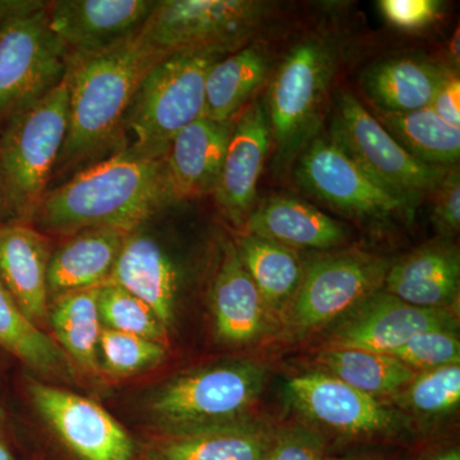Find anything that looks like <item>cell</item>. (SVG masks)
<instances>
[{"label":"cell","mask_w":460,"mask_h":460,"mask_svg":"<svg viewBox=\"0 0 460 460\" xmlns=\"http://www.w3.org/2000/svg\"><path fill=\"white\" fill-rule=\"evenodd\" d=\"M3 226H4V223H3V215L2 211H0V228H2Z\"/></svg>","instance_id":"44"},{"label":"cell","mask_w":460,"mask_h":460,"mask_svg":"<svg viewBox=\"0 0 460 460\" xmlns=\"http://www.w3.org/2000/svg\"><path fill=\"white\" fill-rule=\"evenodd\" d=\"M456 326L449 308L416 307L378 290L345 314L330 332L328 348L392 354L420 332Z\"/></svg>","instance_id":"13"},{"label":"cell","mask_w":460,"mask_h":460,"mask_svg":"<svg viewBox=\"0 0 460 460\" xmlns=\"http://www.w3.org/2000/svg\"><path fill=\"white\" fill-rule=\"evenodd\" d=\"M66 126V75L44 98L0 126V211L9 223H31L53 181Z\"/></svg>","instance_id":"3"},{"label":"cell","mask_w":460,"mask_h":460,"mask_svg":"<svg viewBox=\"0 0 460 460\" xmlns=\"http://www.w3.org/2000/svg\"><path fill=\"white\" fill-rule=\"evenodd\" d=\"M51 252L49 237L31 224L5 223L0 228V283L27 319L40 329L49 323Z\"/></svg>","instance_id":"17"},{"label":"cell","mask_w":460,"mask_h":460,"mask_svg":"<svg viewBox=\"0 0 460 460\" xmlns=\"http://www.w3.org/2000/svg\"><path fill=\"white\" fill-rule=\"evenodd\" d=\"M3 417H4V411H3L2 407H0V420H2Z\"/></svg>","instance_id":"45"},{"label":"cell","mask_w":460,"mask_h":460,"mask_svg":"<svg viewBox=\"0 0 460 460\" xmlns=\"http://www.w3.org/2000/svg\"><path fill=\"white\" fill-rule=\"evenodd\" d=\"M3 426H4V417L0 420V460H16V456L12 452L11 445H9L7 438H5Z\"/></svg>","instance_id":"40"},{"label":"cell","mask_w":460,"mask_h":460,"mask_svg":"<svg viewBox=\"0 0 460 460\" xmlns=\"http://www.w3.org/2000/svg\"><path fill=\"white\" fill-rule=\"evenodd\" d=\"M48 2L0 21V126L62 83L68 54L47 16Z\"/></svg>","instance_id":"8"},{"label":"cell","mask_w":460,"mask_h":460,"mask_svg":"<svg viewBox=\"0 0 460 460\" xmlns=\"http://www.w3.org/2000/svg\"><path fill=\"white\" fill-rule=\"evenodd\" d=\"M33 407L66 449L80 460H133L135 444L123 426L98 402L29 377Z\"/></svg>","instance_id":"12"},{"label":"cell","mask_w":460,"mask_h":460,"mask_svg":"<svg viewBox=\"0 0 460 460\" xmlns=\"http://www.w3.org/2000/svg\"><path fill=\"white\" fill-rule=\"evenodd\" d=\"M266 460H326L325 438L305 426L275 431Z\"/></svg>","instance_id":"36"},{"label":"cell","mask_w":460,"mask_h":460,"mask_svg":"<svg viewBox=\"0 0 460 460\" xmlns=\"http://www.w3.org/2000/svg\"><path fill=\"white\" fill-rule=\"evenodd\" d=\"M320 362L332 376L374 398L395 394L416 377V371L392 354L326 348Z\"/></svg>","instance_id":"31"},{"label":"cell","mask_w":460,"mask_h":460,"mask_svg":"<svg viewBox=\"0 0 460 460\" xmlns=\"http://www.w3.org/2000/svg\"><path fill=\"white\" fill-rule=\"evenodd\" d=\"M408 401L426 416L449 413L460 402V366L435 368L420 374L408 385Z\"/></svg>","instance_id":"34"},{"label":"cell","mask_w":460,"mask_h":460,"mask_svg":"<svg viewBox=\"0 0 460 460\" xmlns=\"http://www.w3.org/2000/svg\"><path fill=\"white\" fill-rule=\"evenodd\" d=\"M392 262L363 251H345L317 260L305 270L288 310V325L302 335L349 313L385 283Z\"/></svg>","instance_id":"10"},{"label":"cell","mask_w":460,"mask_h":460,"mask_svg":"<svg viewBox=\"0 0 460 460\" xmlns=\"http://www.w3.org/2000/svg\"><path fill=\"white\" fill-rule=\"evenodd\" d=\"M234 243L242 263L259 288L269 310L274 313L287 310L298 293L305 275L295 250L250 233L241 235Z\"/></svg>","instance_id":"27"},{"label":"cell","mask_w":460,"mask_h":460,"mask_svg":"<svg viewBox=\"0 0 460 460\" xmlns=\"http://www.w3.org/2000/svg\"><path fill=\"white\" fill-rule=\"evenodd\" d=\"M0 349L51 380L71 381L74 362L44 330L31 323L0 283Z\"/></svg>","instance_id":"28"},{"label":"cell","mask_w":460,"mask_h":460,"mask_svg":"<svg viewBox=\"0 0 460 460\" xmlns=\"http://www.w3.org/2000/svg\"><path fill=\"white\" fill-rule=\"evenodd\" d=\"M268 74V56L260 45H247L217 60L206 77L204 117L217 122L235 119Z\"/></svg>","instance_id":"26"},{"label":"cell","mask_w":460,"mask_h":460,"mask_svg":"<svg viewBox=\"0 0 460 460\" xmlns=\"http://www.w3.org/2000/svg\"><path fill=\"white\" fill-rule=\"evenodd\" d=\"M99 288L74 290L50 299L49 323L57 343L72 362L84 371H99V341L102 319Z\"/></svg>","instance_id":"29"},{"label":"cell","mask_w":460,"mask_h":460,"mask_svg":"<svg viewBox=\"0 0 460 460\" xmlns=\"http://www.w3.org/2000/svg\"><path fill=\"white\" fill-rule=\"evenodd\" d=\"M432 222L443 234H456L460 228V172L453 166L434 190Z\"/></svg>","instance_id":"38"},{"label":"cell","mask_w":460,"mask_h":460,"mask_svg":"<svg viewBox=\"0 0 460 460\" xmlns=\"http://www.w3.org/2000/svg\"><path fill=\"white\" fill-rule=\"evenodd\" d=\"M450 54H452V59L456 62V66L459 65V29H456L450 42Z\"/></svg>","instance_id":"42"},{"label":"cell","mask_w":460,"mask_h":460,"mask_svg":"<svg viewBox=\"0 0 460 460\" xmlns=\"http://www.w3.org/2000/svg\"><path fill=\"white\" fill-rule=\"evenodd\" d=\"M128 233L111 228H91L69 235L51 252L48 268L49 298L105 286Z\"/></svg>","instance_id":"24"},{"label":"cell","mask_w":460,"mask_h":460,"mask_svg":"<svg viewBox=\"0 0 460 460\" xmlns=\"http://www.w3.org/2000/svg\"><path fill=\"white\" fill-rule=\"evenodd\" d=\"M338 59L337 42L314 36L296 44L278 66L263 102L278 168L295 162L313 141Z\"/></svg>","instance_id":"5"},{"label":"cell","mask_w":460,"mask_h":460,"mask_svg":"<svg viewBox=\"0 0 460 460\" xmlns=\"http://www.w3.org/2000/svg\"><path fill=\"white\" fill-rule=\"evenodd\" d=\"M155 5V0H54L48 2V23L68 59L89 57L136 38Z\"/></svg>","instance_id":"14"},{"label":"cell","mask_w":460,"mask_h":460,"mask_svg":"<svg viewBox=\"0 0 460 460\" xmlns=\"http://www.w3.org/2000/svg\"><path fill=\"white\" fill-rule=\"evenodd\" d=\"M458 248L431 242L390 266L386 292L405 304L422 308H449L459 293Z\"/></svg>","instance_id":"21"},{"label":"cell","mask_w":460,"mask_h":460,"mask_svg":"<svg viewBox=\"0 0 460 460\" xmlns=\"http://www.w3.org/2000/svg\"><path fill=\"white\" fill-rule=\"evenodd\" d=\"M376 118L414 159L440 168L458 164L460 128L445 123L431 108L405 113L378 111Z\"/></svg>","instance_id":"30"},{"label":"cell","mask_w":460,"mask_h":460,"mask_svg":"<svg viewBox=\"0 0 460 460\" xmlns=\"http://www.w3.org/2000/svg\"><path fill=\"white\" fill-rule=\"evenodd\" d=\"M234 122L202 117L175 136L163 159L174 202L213 195Z\"/></svg>","instance_id":"18"},{"label":"cell","mask_w":460,"mask_h":460,"mask_svg":"<svg viewBox=\"0 0 460 460\" xmlns=\"http://www.w3.org/2000/svg\"><path fill=\"white\" fill-rule=\"evenodd\" d=\"M454 69L420 58H394L372 66L363 89L377 111L405 113L429 108Z\"/></svg>","instance_id":"25"},{"label":"cell","mask_w":460,"mask_h":460,"mask_svg":"<svg viewBox=\"0 0 460 460\" xmlns=\"http://www.w3.org/2000/svg\"><path fill=\"white\" fill-rule=\"evenodd\" d=\"M270 11L260 0H156L137 36L163 57L198 50L230 54L250 40Z\"/></svg>","instance_id":"7"},{"label":"cell","mask_w":460,"mask_h":460,"mask_svg":"<svg viewBox=\"0 0 460 460\" xmlns=\"http://www.w3.org/2000/svg\"><path fill=\"white\" fill-rule=\"evenodd\" d=\"M164 58L138 36L102 53L69 58L68 126L53 178L72 177L120 150L133 95Z\"/></svg>","instance_id":"2"},{"label":"cell","mask_w":460,"mask_h":460,"mask_svg":"<svg viewBox=\"0 0 460 460\" xmlns=\"http://www.w3.org/2000/svg\"><path fill=\"white\" fill-rule=\"evenodd\" d=\"M443 3L438 0H381L383 16L396 29L417 31L425 29L438 18Z\"/></svg>","instance_id":"37"},{"label":"cell","mask_w":460,"mask_h":460,"mask_svg":"<svg viewBox=\"0 0 460 460\" xmlns=\"http://www.w3.org/2000/svg\"><path fill=\"white\" fill-rule=\"evenodd\" d=\"M141 228L126 235L107 284H115L140 298L168 330L174 321L180 272L160 242Z\"/></svg>","instance_id":"20"},{"label":"cell","mask_w":460,"mask_h":460,"mask_svg":"<svg viewBox=\"0 0 460 460\" xmlns=\"http://www.w3.org/2000/svg\"><path fill=\"white\" fill-rule=\"evenodd\" d=\"M163 343L102 328L99 341V365L115 377H127L155 367L165 358Z\"/></svg>","instance_id":"33"},{"label":"cell","mask_w":460,"mask_h":460,"mask_svg":"<svg viewBox=\"0 0 460 460\" xmlns=\"http://www.w3.org/2000/svg\"><path fill=\"white\" fill-rule=\"evenodd\" d=\"M287 389L302 413L339 434L366 438L386 434L395 428L394 414L383 402L332 375H301L288 381Z\"/></svg>","instance_id":"15"},{"label":"cell","mask_w":460,"mask_h":460,"mask_svg":"<svg viewBox=\"0 0 460 460\" xmlns=\"http://www.w3.org/2000/svg\"><path fill=\"white\" fill-rule=\"evenodd\" d=\"M347 460H384V459L374 458V456H363V458H354V459H347Z\"/></svg>","instance_id":"43"},{"label":"cell","mask_w":460,"mask_h":460,"mask_svg":"<svg viewBox=\"0 0 460 460\" xmlns=\"http://www.w3.org/2000/svg\"><path fill=\"white\" fill-rule=\"evenodd\" d=\"M429 108L445 123L460 128V80L456 72L441 84Z\"/></svg>","instance_id":"39"},{"label":"cell","mask_w":460,"mask_h":460,"mask_svg":"<svg viewBox=\"0 0 460 460\" xmlns=\"http://www.w3.org/2000/svg\"><path fill=\"white\" fill-rule=\"evenodd\" d=\"M210 301L217 338L224 343H250L268 328L270 310L242 263L232 239L220 248Z\"/></svg>","instance_id":"19"},{"label":"cell","mask_w":460,"mask_h":460,"mask_svg":"<svg viewBox=\"0 0 460 460\" xmlns=\"http://www.w3.org/2000/svg\"><path fill=\"white\" fill-rule=\"evenodd\" d=\"M270 147L265 105L255 100L235 119L213 193L220 211L234 226H244L257 205V187Z\"/></svg>","instance_id":"16"},{"label":"cell","mask_w":460,"mask_h":460,"mask_svg":"<svg viewBox=\"0 0 460 460\" xmlns=\"http://www.w3.org/2000/svg\"><path fill=\"white\" fill-rule=\"evenodd\" d=\"M426 460H460V452L458 447H452V449L435 454L431 458Z\"/></svg>","instance_id":"41"},{"label":"cell","mask_w":460,"mask_h":460,"mask_svg":"<svg viewBox=\"0 0 460 460\" xmlns=\"http://www.w3.org/2000/svg\"><path fill=\"white\" fill-rule=\"evenodd\" d=\"M266 372L259 363L235 361L172 378L147 402L163 435L184 434L246 420L261 394Z\"/></svg>","instance_id":"6"},{"label":"cell","mask_w":460,"mask_h":460,"mask_svg":"<svg viewBox=\"0 0 460 460\" xmlns=\"http://www.w3.org/2000/svg\"><path fill=\"white\" fill-rule=\"evenodd\" d=\"M411 370H435L459 365L460 343L456 330L436 329L414 335L392 353Z\"/></svg>","instance_id":"35"},{"label":"cell","mask_w":460,"mask_h":460,"mask_svg":"<svg viewBox=\"0 0 460 460\" xmlns=\"http://www.w3.org/2000/svg\"><path fill=\"white\" fill-rule=\"evenodd\" d=\"M99 311L104 328L163 343L166 329L140 298L115 284L100 287Z\"/></svg>","instance_id":"32"},{"label":"cell","mask_w":460,"mask_h":460,"mask_svg":"<svg viewBox=\"0 0 460 460\" xmlns=\"http://www.w3.org/2000/svg\"><path fill=\"white\" fill-rule=\"evenodd\" d=\"M246 233L287 247L335 248L348 239L344 224L304 199L272 196L257 204L244 223Z\"/></svg>","instance_id":"23"},{"label":"cell","mask_w":460,"mask_h":460,"mask_svg":"<svg viewBox=\"0 0 460 460\" xmlns=\"http://www.w3.org/2000/svg\"><path fill=\"white\" fill-rule=\"evenodd\" d=\"M226 56L219 51H186L156 63L142 78L127 109L119 151L164 159L175 136L204 117L206 77Z\"/></svg>","instance_id":"4"},{"label":"cell","mask_w":460,"mask_h":460,"mask_svg":"<svg viewBox=\"0 0 460 460\" xmlns=\"http://www.w3.org/2000/svg\"><path fill=\"white\" fill-rule=\"evenodd\" d=\"M274 432L246 419L177 435H162L147 447V460H266Z\"/></svg>","instance_id":"22"},{"label":"cell","mask_w":460,"mask_h":460,"mask_svg":"<svg viewBox=\"0 0 460 460\" xmlns=\"http://www.w3.org/2000/svg\"><path fill=\"white\" fill-rule=\"evenodd\" d=\"M330 138L378 184L411 202L434 192L450 169L414 159L349 93H338Z\"/></svg>","instance_id":"9"},{"label":"cell","mask_w":460,"mask_h":460,"mask_svg":"<svg viewBox=\"0 0 460 460\" xmlns=\"http://www.w3.org/2000/svg\"><path fill=\"white\" fill-rule=\"evenodd\" d=\"M296 159L299 186L341 213L386 219L413 205L378 184L330 137L314 138Z\"/></svg>","instance_id":"11"},{"label":"cell","mask_w":460,"mask_h":460,"mask_svg":"<svg viewBox=\"0 0 460 460\" xmlns=\"http://www.w3.org/2000/svg\"><path fill=\"white\" fill-rule=\"evenodd\" d=\"M171 204L164 160L117 151L48 190L30 224L63 237L91 228L129 233Z\"/></svg>","instance_id":"1"}]
</instances>
